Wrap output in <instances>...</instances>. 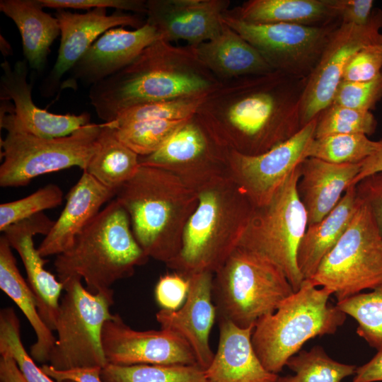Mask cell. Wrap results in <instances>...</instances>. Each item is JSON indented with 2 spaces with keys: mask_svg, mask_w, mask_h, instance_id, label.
Returning <instances> with one entry per match:
<instances>
[{
  "mask_svg": "<svg viewBox=\"0 0 382 382\" xmlns=\"http://www.w3.org/2000/svg\"><path fill=\"white\" fill-rule=\"evenodd\" d=\"M197 207L178 255L166 266L185 277L214 274L238 247L255 207L228 173L195 190Z\"/></svg>",
  "mask_w": 382,
  "mask_h": 382,
  "instance_id": "cell-4",
  "label": "cell"
},
{
  "mask_svg": "<svg viewBox=\"0 0 382 382\" xmlns=\"http://www.w3.org/2000/svg\"><path fill=\"white\" fill-rule=\"evenodd\" d=\"M230 5L229 0H147L146 23L160 40L197 47L221 32V16Z\"/></svg>",
  "mask_w": 382,
  "mask_h": 382,
  "instance_id": "cell-19",
  "label": "cell"
},
{
  "mask_svg": "<svg viewBox=\"0 0 382 382\" xmlns=\"http://www.w3.org/2000/svg\"><path fill=\"white\" fill-rule=\"evenodd\" d=\"M358 203L355 185L349 187L337 205L320 221L308 225L300 243L297 264L304 279H310L320 262L347 228Z\"/></svg>",
  "mask_w": 382,
  "mask_h": 382,
  "instance_id": "cell-29",
  "label": "cell"
},
{
  "mask_svg": "<svg viewBox=\"0 0 382 382\" xmlns=\"http://www.w3.org/2000/svg\"><path fill=\"white\" fill-rule=\"evenodd\" d=\"M64 382H74V381H64Z\"/></svg>",
  "mask_w": 382,
  "mask_h": 382,
  "instance_id": "cell-52",
  "label": "cell"
},
{
  "mask_svg": "<svg viewBox=\"0 0 382 382\" xmlns=\"http://www.w3.org/2000/svg\"><path fill=\"white\" fill-rule=\"evenodd\" d=\"M148 260L133 235L129 214L115 199L78 234L69 250L57 255L54 267L60 282L77 277L90 292L107 293Z\"/></svg>",
  "mask_w": 382,
  "mask_h": 382,
  "instance_id": "cell-5",
  "label": "cell"
},
{
  "mask_svg": "<svg viewBox=\"0 0 382 382\" xmlns=\"http://www.w3.org/2000/svg\"><path fill=\"white\" fill-rule=\"evenodd\" d=\"M378 172H382V140L378 141V146L375 151L361 163L360 171L352 185H355L365 177Z\"/></svg>",
  "mask_w": 382,
  "mask_h": 382,
  "instance_id": "cell-49",
  "label": "cell"
},
{
  "mask_svg": "<svg viewBox=\"0 0 382 382\" xmlns=\"http://www.w3.org/2000/svg\"><path fill=\"white\" fill-rule=\"evenodd\" d=\"M378 141L361 134H334L314 138L307 150V158L336 164L360 163L377 149Z\"/></svg>",
  "mask_w": 382,
  "mask_h": 382,
  "instance_id": "cell-34",
  "label": "cell"
},
{
  "mask_svg": "<svg viewBox=\"0 0 382 382\" xmlns=\"http://www.w3.org/2000/svg\"><path fill=\"white\" fill-rule=\"evenodd\" d=\"M211 92V91H210ZM207 93L156 101L131 107L117 115L110 123L117 127L128 123L150 120H183L193 117Z\"/></svg>",
  "mask_w": 382,
  "mask_h": 382,
  "instance_id": "cell-37",
  "label": "cell"
},
{
  "mask_svg": "<svg viewBox=\"0 0 382 382\" xmlns=\"http://www.w3.org/2000/svg\"><path fill=\"white\" fill-rule=\"evenodd\" d=\"M101 367L90 366L59 370L48 364L42 365L41 369L57 382L71 381L74 382H103Z\"/></svg>",
  "mask_w": 382,
  "mask_h": 382,
  "instance_id": "cell-47",
  "label": "cell"
},
{
  "mask_svg": "<svg viewBox=\"0 0 382 382\" xmlns=\"http://www.w3.org/2000/svg\"><path fill=\"white\" fill-rule=\"evenodd\" d=\"M299 165L267 204L254 209L238 245L265 257L279 267L294 292L304 280L298 267L297 253L308 226L307 212L297 188Z\"/></svg>",
  "mask_w": 382,
  "mask_h": 382,
  "instance_id": "cell-11",
  "label": "cell"
},
{
  "mask_svg": "<svg viewBox=\"0 0 382 382\" xmlns=\"http://www.w3.org/2000/svg\"><path fill=\"white\" fill-rule=\"evenodd\" d=\"M187 120H143L113 127L123 144L139 156H146L157 151Z\"/></svg>",
  "mask_w": 382,
  "mask_h": 382,
  "instance_id": "cell-36",
  "label": "cell"
},
{
  "mask_svg": "<svg viewBox=\"0 0 382 382\" xmlns=\"http://www.w3.org/2000/svg\"><path fill=\"white\" fill-rule=\"evenodd\" d=\"M54 330L57 337L48 364L59 370L100 366L107 364L102 345V330L113 314V292L93 294L81 279L64 282Z\"/></svg>",
  "mask_w": 382,
  "mask_h": 382,
  "instance_id": "cell-9",
  "label": "cell"
},
{
  "mask_svg": "<svg viewBox=\"0 0 382 382\" xmlns=\"http://www.w3.org/2000/svg\"><path fill=\"white\" fill-rule=\"evenodd\" d=\"M282 270L265 257L238 247L214 274L212 297L219 319L255 326L294 293Z\"/></svg>",
  "mask_w": 382,
  "mask_h": 382,
  "instance_id": "cell-7",
  "label": "cell"
},
{
  "mask_svg": "<svg viewBox=\"0 0 382 382\" xmlns=\"http://www.w3.org/2000/svg\"><path fill=\"white\" fill-rule=\"evenodd\" d=\"M360 168L361 163L336 164L316 158H306L300 163L297 188L308 225L320 221L334 209Z\"/></svg>",
  "mask_w": 382,
  "mask_h": 382,
  "instance_id": "cell-25",
  "label": "cell"
},
{
  "mask_svg": "<svg viewBox=\"0 0 382 382\" xmlns=\"http://www.w3.org/2000/svg\"><path fill=\"white\" fill-rule=\"evenodd\" d=\"M294 375L279 376L278 382H341L355 373L356 366L338 362L323 348L315 346L299 351L286 362Z\"/></svg>",
  "mask_w": 382,
  "mask_h": 382,
  "instance_id": "cell-32",
  "label": "cell"
},
{
  "mask_svg": "<svg viewBox=\"0 0 382 382\" xmlns=\"http://www.w3.org/2000/svg\"><path fill=\"white\" fill-rule=\"evenodd\" d=\"M0 126L6 130L1 139L0 186L28 185L35 178L77 166L83 170L98 145L103 127L88 123L71 134L43 138L30 134L0 117Z\"/></svg>",
  "mask_w": 382,
  "mask_h": 382,
  "instance_id": "cell-8",
  "label": "cell"
},
{
  "mask_svg": "<svg viewBox=\"0 0 382 382\" xmlns=\"http://www.w3.org/2000/svg\"><path fill=\"white\" fill-rule=\"evenodd\" d=\"M0 381L26 382L15 360L6 354L0 357Z\"/></svg>",
  "mask_w": 382,
  "mask_h": 382,
  "instance_id": "cell-50",
  "label": "cell"
},
{
  "mask_svg": "<svg viewBox=\"0 0 382 382\" xmlns=\"http://www.w3.org/2000/svg\"><path fill=\"white\" fill-rule=\"evenodd\" d=\"M160 40L156 29L146 23L133 30L122 27L101 35L70 70L63 88H74L78 82L90 87L120 71L149 45Z\"/></svg>",
  "mask_w": 382,
  "mask_h": 382,
  "instance_id": "cell-20",
  "label": "cell"
},
{
  "mask_svg": "<svg viewBox=\"0 0 382 382\" xmlns=\"http://www.w3.org/2000/svg\"><path fill=\"white\" fill-rule=\"evenodd\" d=\"M63 192L55 184H48L31 195L0 205V231L16 222L30 218L45 209L60 205Z\"/></svg>",
  "mask_w": 382,
  "mask_h": 382,
  "instance_id": "cell-40",
  "label": "cell"
},
{
  "mask_svg": "<svg viewBox=\"0 0 382 382\" xmlns=\"http://www.w3.org/2000/svg\"><path fill=\"white\" fill-rule=\"evenodd\" d=\"M355 189L357 197L369 207L382 234V172L365 177Z\"/></svg>",
  "mask_w": 382,
  "mask_h": 382,
  "instance_id": "cell-46",
  "label": "cell"
},
{
  "mask_svg": "<svg viewBox=\"0 0 382 382\" xmlns=\"http://www.w3.org/2000/svg\"><path fill=\"white\" fill-rule=\"evenodd\" d=\"M0 354L11 357L26 382H55L35 364L24 348L21 323L11 307L0 311Z\"/></svg>",
  "mask_w": 382,
  "mask_h": 382,
  "instance_id": "cell-38",
  "label": "cell"
},
{
  "mask_svg": "<svg viewBox=\"0 0 382 382\" xmlns=\"http://www.w3.org/2000/svg\"><path fill=\"white\" fill-rule=\"evenodd\" d=\"M115 195V190L83 171L66 195V205L61 214L38 246L40 255L43 257L58 255L69 250L78 234Z\"/></svg>",
  "mask_w": 382,
  "mask_h": 382,
  "instance_id": "cell-23",
  "label": "cell"
},
{
  "mask_svg": "<svg viewBox=\"0 0 382 382\" xmlns=\"http://www.w3.org/2000/svg\"><path fill=\"white\" fill-rule=\"evenodd\" d=\"M129 214L133 235L149 257L167 265L179 253L197 194L170 171L141 166L116 192Z\"/></svg>",
  "mask_w": 382,
  "mask_h": 382,
  "instance_id": "cell-3",
  "label": "cell"
},
{
  "mask_svg": "<svg viewBox=\"0 0 382 382\" xmlns=\"http://www.w3.org/2000/svg\"><path fill=\"white\" fill-rule=\"evenodd\" d=\"M0 289L21 310L33 328L36 342L30 347V354L35 362L48 363L56 337L38 313L35 297L17 267L11 247L0 237Z\"/></svg>",
  "mask_w": 382,
  "mask_h": 382,
  "instance_id": "cell-30",
  "label": "cell"
},
{
  "mask_svg": "<svg viewBox=\"0 0 382 382\" xmlns=\"http://www.w3.org/2000/svg\"><path fill=\"white\" fill-rule=\"evenodd\" d=\"M308 280L337 301L382 284V234L366 203L358 198L345 231Z\"/></svg>",
  "mask_w": 382,
  "mask_h": 382,
  "instance_id": "cell-10",
  "label": "cell"
},
{
  "mask_svg": "<svg viewBox=\"0 0 382 382\" xmlns=\"http://www.w3.org/2000/svg\"><path fill=\"white\" fill-rule=\"evenodd\" d=\"M337 18L342 24L364 25L374 12L372 0H331Z\"/></svg>",
  "mask_w": 382,
  "mask_h": 382,
  "instance_id": "cell-45",
  "label": "cell"
},
{
  "mask_svg": "<svg viewBox=\"0 0 382 382\" xmlns=\"http://www.w3.org/2000/svg\"><path fill=\"white\" fill-rule=\"evenodd\" d=\"M189 279L179 273H167L160 277L155 286V299L161 309L175 311L186 300Z\"/></svg>",
  "mask_w": 382,
  "mask_h": 382,
  "instance_id": "cell-44",
  "label": "cell"
},
{
  "mask_svg": "<svg viewBox=\"0 0 382 382\" xmlns=\"http://www.w3.org/2000/svg\"><path fill=\"white\" fill-rule=\"evenodd\" d=\"M54 223L41 212L13 224L2 231V236L21 258L40 316L51 330H54L64 284L45 270L47 260L35 248L33 237L37 234L46 236Z\"/></svg>",
  "mask_w": 382,
  "mask_h": 382,
  "instance_id": "cell-21",
  "label": "cell"
},
{
  "mask_svg": "<svg viewBox=\"0 0 382 382\" xmlns=\"http://www.w3.org/2000/svg\"><path fill=\"white\" fill-rule=\"evenodd\" d=\"M220 82L195 47L158 40L126 67L91 86L88 98L98 117L111 122L131 107L207 93Z\"/></svg>",
  "mask_w": 382,
  "mask_h": 382,
  "instance_id": "cell-2",
  "label": "cell"
},
{
  "mask_svg": "<svg viewBox=\"0 0 382 382\" xmlns=\"http://www.w3.org/2000/svg\"><path fill=\"white\" fill-rule=\"evenodd\" d=\"M382 381V349L365 364L357 367L352 382Z\"/></svg>",
  "mask_w": 382,
  "mask_h": 382,
  "instance_id": "cell-48",
  "label": "cell"
},
{
  "mask_svg": "<svg viewBox=\"0 0 382 382\" xmlns=\"http://www.w3.org/2000/svg\"><path fill=\"white\" fill-rule=\"evenodd\" d=\"M1 50L2 54L6 57L11 54V47L6 39L1 35Z\"/></svg>",
  "mask_w": 382,
  "mask_h": 382,
  "instance_id": "cell-51",
  "label": "cell"
},
{
  "mask_svg": "<svg viewBox=\"0 0 382 382\" xmlns=\"http://www.w3.org/2000/svg\"><path fill=\"white\" fill-rule=\"evenodd\" d=\"M106 10L94 8L85 13L57 10L55 17L60 30V44L56 62L42 82V95H54L61 87L62 77L106 31L125 26L138 29L146 23L143 15L121 11L107 15Z\"/></svg>",
  "mask_w": 382,
  "mask_h": 382,
  "instance_id": "cell-17",
  "label": "cell"
},
{
  "mask_svg": "<svg viewBox=\"0 0 382 382\" xmlns=\"http://www.w3.org/2000/svg\"><path fill=\"white\" fill-rule=\"evenodd\" d=\"M304 279L272 313L261 318L253 335V348L265 368L278 374L308 340L334 334L347 315L329 303L332 292Z\"/></svg>",
  "mask_w": 382,
  "mask_h": 382,
  "instance_id": "cell-6",
  "label": "cell"
},
{
  "mask_svg": "<svg viewBox=\"0 0 382 382\" xmlns=\"http://www.w3.org/2000/svg\"><path fill=\"white\" fill-rule=\"evenodd\" d=\"M216 352L204 370L205 382H278L279 376L267 370L253 344L255 326L241 328L219 318Z\"/></svg>",
  "mask_w": 382,
  "mask_h": 382,
  "instance_id": "cell-24",
  "label": "cell"
},
{
  "mask_svg": "<svg viewBox=\"0 0 382 382\" xmlns=\"http://www.w3.org/2000/svg\"><path fill=\"white\" fill-rule=\"evenodd\" d=\"M221 21L249 42L274 71L298 78H308L332 33L341 23L337 21L318 26L255 24L225 12Z\"/></svg>",
  "mask_w": 382,
  "mask_h": 382,
  "instance_id": "cell-12",
  "label": "cell"
},
{
  "mask_svg": "<svg viewBox=\"0 0 382 382\" xmlns=\"http://www.w3.org/2000/svg\"><path fill=\"white\" fill-rule=\"evenodd\" d=\"M195 50L200 61L220 81L274 71L249 42L225 24L217 36Z\"/></svg>",
  "mask_w": 382,
  "mask_h": 382,
  "instance_id": "cell-26",
  "label": "cell"
},
{
  "mask_svg": "<svg viewBox=\"0 0 382 382\" xmlns=\"http://www.w3.org/2000/svg\"><path fill=\"white\" fill-rule=\"evenodd\" d=\"M1 100H12L13 106L4 103L1 117L20 129L43 138L66 137L90 123V115L55 114L41 109L32 98V85L27 81V62L18 61L12 67L4 59L1 63Z\"/></svg>",
  "mask_w": 382,
  "mask_h": 382,
  "instance_id": "cell-18",
  "label": "cell"
},
{
  "mask_svg": "<svg viewBox=\"0 0 382 382\" xmlns=\"http://www.w3.org/2000/svg\"><path fill=\"white\" fill-rule=\"evenodd\" d=\"M225 13L255 24L318 26L339 21L331 0H249Z\"/></svg>",
  "mask_w": 382,
  "mask_h": 382,
  "instance_id": "cell-28",
  "label": "cell"
},
{
  "mask_svg": "<svg viewBox=\"0 0 382 382\" xmlns=\"http://www.w3.org/2000/svg\"><path fill=\"white\" fill-rule=\"evenodd\" d=\"M43 8L59 9H90L113 8L132 13L145 15L146 1L144 0H39Z\"/></svg>",
  "mask_w": 382,
  "mask_h": 382,
  "instance_id": "cell-43",
  "label": "cell"
},
{
  "mask_svg": "<svg viewBox=\"0 0 382 382\" xmlns=\"http://www.w3.org/2000/svg\"><path fill=\"white\" fill-rule=\"evenodd\" d=\"M382 10H374L364 25H340L332 33L308 76L300 105L301 127L318 117L332 102L351 57L365 46L382 43Z\"/></svg>",
  "mask_w": 382,
  "mask_h": 382,
  "instance_id": "cell-14",
  "label": "cell"
},
{
  "mask_svg": "<svg viewBox=\"0 0 382 382\" xmlns=\"http://www.w3.org/2000/svg\"><path fill=\"white\" fill-rule=\"evenodd\" d=\"M0 11L17 26L30 67L43 71L50 46L60 34L56 17L45 12L39 0H1Z\"/></svg>",
  "mask_w": 382,
  "mask_h": 382,
  "instance_id": "cell-27",
  "label": "cell"
},
{
  "mask_svg": "<svg viewBox=\"0 0 382 382\" xmlns=\"http://www.w3.org/2000/svg\"><path fill=\"white\" fill-rule=\"evenodd\" d=\"M231 150L195 115L157 151L139 156V163L170 171L195 190L212 178L228 173Z\"/></svg>",
  "mask_w": 382,
  "mask_h": 382,
  "instance_id": "cell-13",
  "label": "cell"
},
{
  "mask_svg": "<svg viewBox=\"0 0 382 382\" xmlns=\"http://www.w3.org/2000/svg\"><path fill=\"white\" fill-rule=\"evenodd\" d=\"M103 382H205L204 370L199 366L108 363L101 371Z\"/></svg>",
  "mask_w": 382,
  "mask_h": 382,
  "instance_id": "cell-33",
  "label": "cell"
},
{
  "mask_svg": "<svg viewBox=\"0 0 382 382\" xmlns=\"http://www.w3.org/2000/svg\"><path fill=\"white\" fill-rule=\"evenodd\" d=\"M307 80L272 71L221 81L195 115L231 150L260 155L302 128L300 105Z\"/></svg>",
  "mask_w": 382,
  "mask_h": 382,
  "instance_id": "cell-1",
  "label": "cell"
},
{
  "mask_svg": "<svg viewBox=\"0 0 382 382\" xmlns=\"http://www.w3.org/2000/svg\"><path fill=\"white\" fill-rule=\"evenodd\" d=\"M139 167V156L117 138L110 123L103 122L98 148L83 171L117 192Z\"/></svg>",
  "mask_w": 382,
  "mask_h": 382,
  "instance_id": "cell-31",
  "label": "cell"
},
{
  "mask_svg": "<svg viewBox=\"0 0 382 382\" xmlns=\"http://www.w3.org/2000/svg\"><path fill=\"white\" fill-rule=\"evenodd\" d=\"M317 117L270 150L248 156L231 150L228 173L255 208L267 204L291 173L307 158Z\"/></svg>",
  "mask_w": 382,
  "mask_h": 382,
  "instance_id": "cell-15",
  "label": "cell"
},
{
  "mask_svg": "<svg viewBox=\"0 0 382 382\" xmlns=\"http://www.w3.org/2000/svg\"><path fill=\"white\" fill-rule=\"evenodd\" d=\"M102 345L106 360L112 364L198 366L191 347L178 334L161 328L134 330L117 313L105 321Z\"/></svg>",
  "mask_w": 382,
  "mask_h": 382,
  "instance_id": "cell-16",
  "label": "cell"
},
{
  "mask_svg": "<svg viewBox=\"0 0 382 382\" xmlns=\"http://www.w3.org/2000/svg\"><path fill=\"white\" fill-rule=\"evenodd\" d=\"M377 121L370 111L330 104L317 117L314 138L344 134H373Z\"/></svg>",
  "mask_w": 382,
  "mask_h": 382,
  "instance_id": "cell-39",
  "label": "cell"
},
{
  "mask_svg": "<svg viewBox=\"0 0 382 382\" xmlns=\"http://www.w3.org/2000/svg\"><path fill=\"white\" fill-rule=\"evenodd\" d=\"M336 306L357 322L359 336L377 350L382 349V284L337 301Z\"/></svg>",
  "mask_w": 382,
  "mask_h": 382,
  "instance_id": "cell-35",
  "label": "cell"
},
{
  "mask_svg": "<svg viewBox=\"0 0 382 382\" xmlns=\"http://www.w3.org/2000/svg\"><path fill=\"white\" fill-rule=\"evenodd\" d=\"M381 98L382 71L369 81L342 80L331 104L371 112Z\"/></svg>",
  "mask_w": 382,
  "mask_h": 382,
  "instance_id": "cell-41",
  "label": "cell"
},
{
  "mask_svg": "<svg viewBox=\"0 0 382 382\" xmlns=\"http://www.w3.org/2000/svg\"><path fill=\"white\" fill-rule=\"evenodd\" d=\"M213 277L212 273L201 272L187 277L190 287L182 306L175 311L161 309L156 315L161 329L178 334L187 342L198 366L204 370L214 355L209 345L217 314L212 297Z\"/></svg>",
  "mask_w": 382,
  "mask_h": 382,
  "instance_id": "cell-22",
  "label": "cell"
},
{
  "mask_svg": "<svg viewBox=\"0 0 382 382\" xmlns=\"http://www.w3.org/2000/svg\"><path fill=\"white\" fill-rule=\"evenodd\" d=\"M382 71V43L364 47L349 59L342 74L343 81H366Z\"/></svg>",
  "mask_w": 382,
  "mask_h": 382,
  "instance_id": "cell-42",
  "label": "cell"
}]
</instances>
